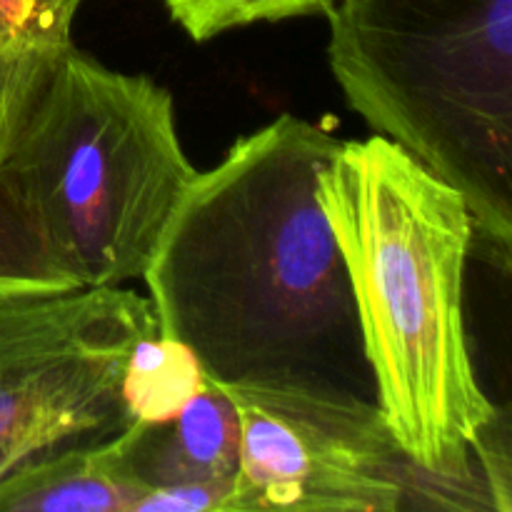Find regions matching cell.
<instances>
[{
  "label": "cell",
  "instance_id": "ba28073f",
  "mask_svg": "<svg viewBox=\"0 0 512 512\" xmlns=\"http://www.w3.org/2000/svg\"><path fill=\"white\" fill-rule=\"evenodd\" d=\"M133 503L105 435L45 450L0 478V512H133Z\"/></svg>",
  "mask_w": 512,
  "mask_h": 512
},
{
  "label": "cell",
  "instance_id": "8fae6325",
  "mask_svg": "<svg viewBox=\"0 0 512 512\" xmlns=\"http://www.w3.org/2000/svg\"><path fill=\"white\" fill-rule=\"evenodd\" d=\"M80 290L43 253L35 235L0 193V293H68Z\"/></svg>",
  "mask_w": 512,
  "mask_h": 512
},
{
  "label": "cell",
  "instance_id": "3957f363",
  "mask_svg": "<svg viewBox=\"0 0 512 512\" xmlns=\"http://www.w3.org/2000/svg\"><path fill=\"white\" fill-rule=\"evenodd\" d=\"M195 175L173 95L70 40L20 108L0 193L78 288H120L143 278Z\"/></svg>",
  "mask_w": 512,
  "mask_h": 512
},
{
  "label": "cell",
  "instance_id": "277c9868",
  "mask_svg": "<svg viewBox=\"0 0 512 512\" xmlns=\"http://www.w3.org/2000/svg\"><path fill=\"white\" fill-rule=\"evenodd\" d=\"M328 58L370 128L453 185L510 273L512 0H338Z\"/></svg>",
  "mask_w": 512,
  "mask_h": 512
},
{
  "label": "cell",
  "instance_id": "5bb4252c",
  "mask_svg": "<svg viewBox=\"0 0 512 512\" xmlns=\"http://www.w3.org/2000/svg\"><path fill=\"white\" fill-rule=\"evenodd\" d=\"M83 0H33V38L45 48L70 43V30Z\"/></svg>",
  "mask_w": 512,
  "mask_h": 512
},
{
  "label": "cell",
  "instance_id": "8992f818",
  "mask_svg": "<svg viewBox=\"0 0 512 512\" xmlns=\"http://www.w3.org/2000/svg\"><path fill=\"white\" fill-rule=\"evenodd\" d=\"M240 420L233 512L458 508L400 450L378 403L303 388L223 385Z\"/></svg>",
  "mask_w": 512,
  "mask_h": 512
},
{
  "label": "cell",
  "instance_id": "7c38bea8",
  "mask_svg": "<svg viewBox=\"0 0 512 512\" xmlns=\"http://www.w3.org/2000/svg\"><path fill=\"white\" fill-rule=\"evenodd\" d=\"M60 48L35 45V48L28 50H10L0 40V160H3L10 135H13L15 120H18L20 108H23L35 78L43 70V65L48 63L50 55Z\"/></svg>",
  "mask_w": 512,
  "mask_h": 512
},
{
  "label": "cell",
  "instance_id": "6da1fadb",
  "mask_svg": "<svg viewBox=\"0 0 512 512\" xmlns=\"http://www.w3.org/2000/svg\"><path fill=\"white\" fill-rule=\"evenodd\" d=\"M340 140L298 115L198 173L145 268L158 335L220 385L375 400L358 308L318 175Z\"/></svg>",
  "mask_w": 512,
  "mask_h": 512
},
{
  "label": "cell",
  "instance_id": "9c48e42d",
  "mask_svg": "<svg viewBox=\"0 0 512 512\" xmlns=\"http://www.w3.org/2000/svg\"><path fill=\"white\" fill-rule=\"evenodd\" d=\"M198 358L178 340L150 333L135 343L123 375V423L175 418L203 385Z\"/></svg>",
  "mask_w": 512,
  "mask_h": 512
},
{
  "label": "cell",
  "instance_id": "9a60e30c",
  "mask_svg": "<svg viewBox=\"0 0 512 512\" xmlns=\"http://www.w3.org/2000/svg\"><path fill=\"white\" fill-rule=\"evenodd\" d=\"M0 40L10 50L40 45L33 38V0H0Z\"/></svg>",
  "mask_w": 512,
  "mask_h": 512
},
{
  "label": "cell",
  "instance_id": "52a82bcc",
  "mask_svg": "<svg viewBox=\"0 0 512 512\" xmlns=\"http://www.w3.org/2000/svg\"><path fill=\"white\" fill-rule=\"evenodd\" d=\"M105 440L115 470L135 490V500L145 490L235 483L238 475V410L223 385L208 375L175 418L163 423L128 420Z\"/></svg>",
  "mask_w": 512,
  "mask_h": 512
},
{
  "label": "cell",
  "instance_id": "4fadbf2b",
  "mask_svg": "<svg viewBox=\"0 0 512 512\" xmlns=\"http://www.w3.org/2000/svg\"><path fill=\"white\" fill-rule=\"evenodd\" d=\"M235 483H198L140 493L133 512H233Z\"/></svg>",
  "mask_w": 512,
  "mask_h": 512
},
{
  "label": "cell",
  "instance_id": "30bf717a",
  "mask_svg": "<svg viewBox=\"0 0 512 512\" xmlns=\"http://www.w3.org/2000/svg\"><path fill=\"white\" fill-rule=\"evenodd\" d=\"M335 3L338 0H165L170 18L198 43L253 23L325 15Z\"/></svg>",
  "mask_w": 512,
  "mask_h": 512
},
{
  "label": "cell",
  "instance_id": "7a4b0ae2",
  "mask_svg": "<svg viewBox=\"0 0 512 512\" xmlns=\"http://www.w3.org/2000/svg\"><path fill=\"white\" fill-rule=\"evenodd\" d=\"M318 203L348 270L390 435L425 475L480 508L470 490H480L478 453L500 408L480 385L465 330L468 203L378 133L340 140L318 175Z\"/></svg>",
  "mask_w": 512,
  "mask_h": 512
},
{
  "label": "cell",
  "instance_id": "5b68a950",
  "mask_svg": "<svg viewBox=\"0 0 512 512\" xmlns=\"http://www.w3.org/2000/svg\"><path fill=\"white\" fill-rule=\"evenodd\" d=\"M155 328L148 298L120 288L0 293V478L65 443L123 425V375Z\"/></svg>",
  "mask_w": 512,
  "mask_h": 512
}]
</instances>
